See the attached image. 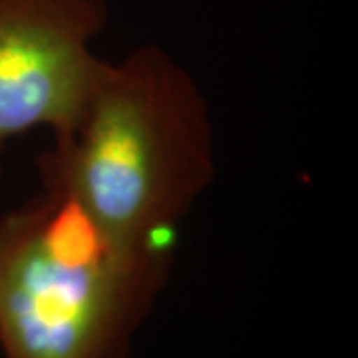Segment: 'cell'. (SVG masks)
I'll list each match as a JSON object with an SVG mask.
<instances>
[{"label": "cell", "mask_w": 358, "mask_h": 358, "mask_svg": "<svg viewBox=\"0 0 358 358\" xmlns=\"http://www.w3.org/2000/svg\"><path fill=\"white\" fill-rule=\"evenodd\" d=\"M62 193L120 243L176 251L178 229L215 178L209 103L159 46L106 62L74 128L38 157Z\"/></svg>", "instance_id": "cell-1"}, {"label": "cell", "mask_w": 358, "mask_h": 358, "mask_svg": "<svg viewBox=\"0 0 358 358\" xmlns=\"http://www.w3.org/2000/svg\"><path fill=\"white\" fill-rule=\"evenodd\" d=\"M176 251L115 241L62 193L0 215L4 358H129Z\"/></svg>", "instance_id": "cell-2"}, {"label": "cell", "mask_w": 358, "mask_h": 358, "mask_svg": "<svg viewBox=\"0 0 358 358\" xmlns=\"http://www.w3.org/2000/svg\"><path fill=\"white\" fill-rule=\"evenodd\" d=\"M106 24V0H0V179L10 141L74 128L103 64L94 40Z\"/></svg>", "instance_id": "cell-3"}]
</instances>
